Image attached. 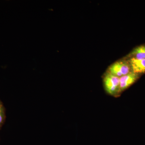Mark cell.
<instances>
[{
    "label": "cell",
    "mask_w": 145,
    "mask_h": 145,
    "mask_svg": "<svg viewBox=\"0 0 145 145\" xmlns=\"http://www.w3.org/2000/svg\"><path fill=\"white\" fill-rule=\"evenodd\" d=\"M127 57L136 60L145 59V44L136 47L129 54Z\"/></svg>",
    "instance_id": "5"
},
{
    "label": "cell",
    "mask_w": 145,
    "mask_h": 145,
    "mask_svg": "<svg viewBox=\"0 0 145 145\" xmlns=\"http://www.w3.org/2000/svg\"><path fill=\"white\" fill-rule=\"evenodd\" d=\"M103 81L107 93L112 96L119 93L120 78L107 72L104 77Z\"/></svg>",
    "instance_id": "2"
},
{
    "label": "cell",
    "mask_w": 145,
    "mask_h": 145,
    "mask_svg": "<svg viewBox=\"0 0 145 145\" xmlns=\"http://www.w3.org/2000/svg\"><path fill=\"white\" fill-rule=\"evenodd\" d=\"M6 119V110L3 104L0 100V129L4 124Z\"/></svg>",
    "instance_id": "6"
},
{
    "label": "cell",
    "mask_w": 145,
    "mask_h": 145,
    "mask_svg": "<svg viewBox=\"0 0 145 145\" xmlns=\"http://www.w3.org/2000/svg\"><path fill=\"white\" fill-rule=\"evenodd\" d=\"M139 78V74L131 72L120 78L119 93L128 88Z\"/></svg>",
    "instance_id": "3"
},
{
    "label": "cell",
    "mask_w": 145,
    "mask_h": 145,
    "mask_svg": "<svg viewBox=\"0 0 145 145\" xmlns=\"http://www.w3.org/2000/svg\"><path fill=\"white\" fill-rule=\"evenodd\" d=\"M131 72V67L128 60H121L111 65L109 67L108 72L120 78Z\"/></svg>",
    "instance_id": "1"
},
{
    "label": "cell",
    "mask_w": 145,
    "mask_h": 145,
    "mask_svg": "<svg viewBox=\"0 0 145 145\" xmlns=\"http://www.w3.org/2000/svg\"><path fill=\"white\" fill-rule=\"evenodd\" d=\"M129 62L133 72L137 74L145 73V59L136 60L133 58L128 59Z\"/></svg>",
    "instance_id": "4"
}]
</instances>
